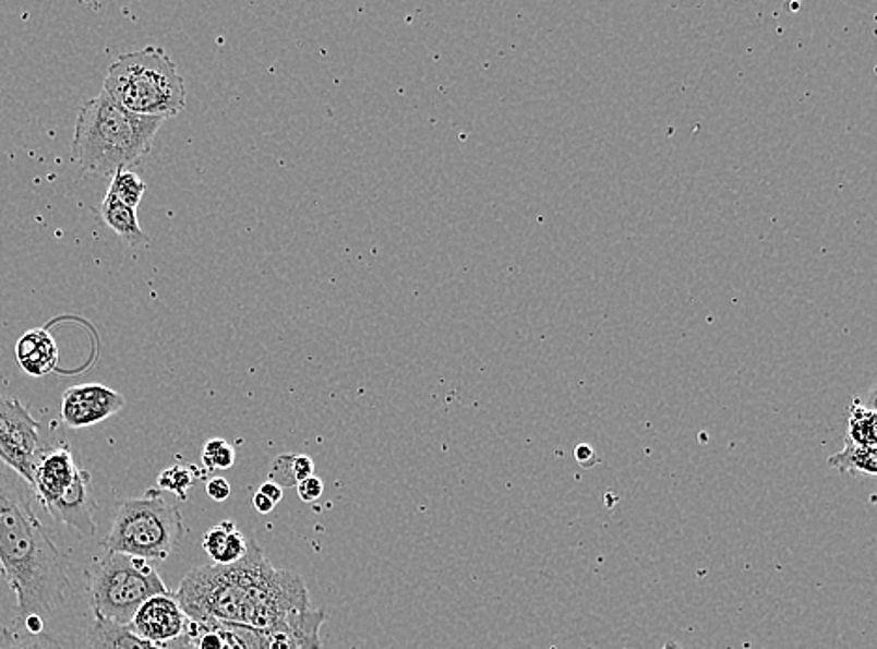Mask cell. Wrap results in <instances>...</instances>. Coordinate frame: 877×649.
Here are the masks:
<instances>
[{"label":"cell","mask_w":877,"mask_h":649,"mask_svg":"<svg viewBox=\"0 0 877 649\" xmlns=\"http://www.w3.org/2000/svg\"><path fill=\"white\" fill-rule=\"evenodd\" d=\"M175 597L191 622L283 633L300 649H322L324 610L311 606L308 586L296 573L275 569L251 539L240 562L196 567Z\"/></svg>","instance_id":"obj_1"},{"label":"cell","mask_w":877,"mask_h":649,"mask_svg":"<svg viewBox=\"0 0 877 649\" xmlns=\"http://www.w3.org/2000/svg\"><path fill=\"white\" fill-rule=\"evenodd\" d=\"M0 575L15 596L21 620L46 622L70 593L68 557L36 517L31 485L0 462Z\"/></svg>","instance_id":"obj_2"},{"label":"cell","mask_w":877,"mask_h":649,"mask_svg":"<svg viewBox=\"0 0 877 649\" xmlns=\"http://www.w3.org/2000/svg\"><path fill=\"white\" fill-rule=\"evenodd\" d=\"M164 119L141 117L101 91L81 106L72 141V158L83 171L112 177L139 164L152 151Z\"/></svg>","instance_id":"obj_3"},{"label":"cell","mask_w":877,"mask_h":649,"mask_svg":"<svg viewBox=\"0 0 877 649\" xmlns=\"http://www.w3.org/2000/svg\"><path fill=\"white\" fill-rule=\"evenodd\" d=\"M104 93L141 117L167 120L185 109V81L157 46L120 55L107 70Z\"/></svg>","instance_id":"obj_4"},{"label":"cell","mask_w":877,"mask_h":649,"mask_svg":"<svg viewBox=\"0 0 877 649\" xmlns=\"http://www.w3.org/2000/svg\"><path fill=\"white\" fill-rule=\"evenodd\" d=\"M94 620L130 625L139 606L151 597L170 593L156 567L143 557L107 552L85 573Z\"/></svg>","instance_id":"obj_5"},{"label":"cell","mask_w":877,"mask_h":649,"mask_svg":"<svg viewBox=\"0 0 877 649\" xmlns=\"http://www.w3.org/2000/svg\"><path fill=\"white\" fill-rule=\"evenodd\" d=\"M124 500L118 505L111 531L101 541L107 552L164 562L182 541L183 518L175 505L159 496Z\"/></svg>","instance_id":"obj_6"},{"label":"cell","mask_w":877,"mask_h":649,"mask_svg":"<svg viewBox=\"0 0 877 649\" xmlns=\"http://www.w3.org/2000/svg\"><path fill=\"white\" fill-rule=\"evenodd\" d=\"M49 447L31 410L20 399L0 394V462L33 486L38 462Z\"/></svg>","instance_id":"obj_7"},{"label":"cell","mask_w":877,"mask_h":649,"mask_svg":"<svg viewBox=\"0 0 877 649\" xmlns=\"http://www.w3.org/2000/svg\"><path fill=\"white\" fill-rule=\"evenodd\" d=\"M125 407L122 395L104 384L68 387L60 402V420L70 429H85L109 420Z\"/></svg>","instance_id":"obj_8"},{"label":"cell","mask_w":877,"mask_h":649,"mask_svg":"<svg viewBox=\"0 0 877 649\" xmlns=\"http://www.w3.org/2000/svg\"><path fill=\"white\" fill-rule=\"evenodd\" d=\"M190 617L185 616L175 593L154 596L139 606L131 620L130 629L156 646L177 640L188 629Z\"/></svg>","instance_id":"obj_9"},{"label":"cell","mask_w":877,"mask_h":649,"mask_svg":"<svg viewBox=\"0 0 877 649\" xmlns=\"http://www.w3.org/2000/svg\"><path fill=\"white\" fill-rule=\"evenodd\" d=\"M96 500L92 494V476L88 470L79 468L77 476L73 479L72 486L65 491L62 498L57 500L46 512L51 515L55 522L72 528L81 533L83 538H92L96 533Z\"/></svg>","instance_id":"obj_10"},{"label":"cell","mask_w":877,"mask_h":649,"mask_svg":"<svg viewBox=\"0 0 877 649\" xmlns=\"http://www.w3.org/2000/svg\"><path fill=\"white\" fill-rule=\"evenodd\" d=\"M79 468L68 446H51L41 457L34 473L33 489L44 509L51 507L72 486Z\"/></svg>","instance_id":"obj_11"},{"label":"cell","mask_w":877,"mask_h":649,"mask_svg":"<svg viewBox=\"0 0 877 649\" xmlns=\"http://www.w3.org/2000/svg\"><path fill=\"white\" fill-rule=\"evenodd\" d=\"M59 345L47 329H28L15 345V358L28 376L39 378L59 365Z\"/></svg>","instance_id":"obj_12"},{"label":"cell","mask_w":877,"mask_h":649,"mask_svg":"<svg viewBox=\"0 0 877 649\" xmlns=\"http://www.w3.org/2000/svg\"><path fill=\"white\" fill-rule=\"evenodd\" d=\"M203 549L212 564L232 565L245 556L248 539L238 530L235 520H223L204 533Z\"/></svg>","instance_id":"obj_13"},{"label":"cell","mask_w":877,"mask_h":649,"mask_svg":"<svg viewBox=\"0 0 877 649\" xmlns=\"http://www.w3.org/2000/svg\"><path fill=\"white\" fill-rule=\"evenodd\" d=\"M99 217L130 248L148 245V237L139 225L137 211L130 208L128 204L120 203L109 191L105 195L104 203L99 204Z\"/></svg>","instance_id":"obj_14"},{"label":"cell","mask_w":877,"mask_h":649,"mask_svg":"<svg viewBox=\"0 0 877 649\" xmlns=\"http://www.w3.org/2000/svg\"><path fill=\"white\" fill-rule=\"evenodd\" d=\"M92 649H165V646L144 640L130 629V625L94 620L88 629Z\"/></svg>","instance_id":"obj_15"},{"label":"cell","mask_w":877,"mask_h":649,"mask_svg":"<svg viewBox=\"0 0 877 649\" xmlns=\"http://www.w3.org/2000/svg\"><path fill=\"white\" fill-rule=\"evenodd\" d=\"M829 465L840 472L851 473V476L874 478L877 472L876 449L855 446V444H851L850 440H844V447L832 455Z\"/></svg>","instance_id":"obj_16"},{"label":"cell","mask_w":877,"mask_h":649,"mask_svg":"<svg viewBox=\"0 0 877 649\" xmlns=\"http://www.w3.org/2000/svg\"><path fill=\"white\" fill-rule=\"evenodd\" d=\"M876 410L874 407H866L864 402L855 399L850 407V416H848V429H845V438L850 440L851 444L855 446L872 447L876 449Z\"/></svg>","instance_id":"obj_17"},{"label":"cell","mask_w":877,"mask_h":649,"mask_svg":"<svg viewBox=\"0 0 877 649\" xmlns=\"http://www.w3.org/2000/svg\"><path fill=\"white\" fill-rule=\"evenodd\" d=\"M311 476H314V462L308 455H279L272 462L268 481H274L281 489H288Z\"/></svg>","instance_id":"obj_18"},{"label":"cell","mask_w":877,"mask_h":649,"mask_svg":"<svg viewBox=\"0 0 877 649\" xmlns=\"http://www.w3.org/2000/svg\"><path fill=\"white\" fill-rule=\"evenodd\" d=\"M0 649H62V646L47 633L34 635L23 627L8 629L0 625Z\"/></svg>","instance_id":"obj_19"},{"label":"cell","mask_w":877,"mask_h":649,"mask_svg":"<svg viewBox=\"0 0 877 649\" xmlns=\"http://www.w3.org/2000/svg\"><path fill=\"white\" fill-rule=\"evenodd\" d=\"M109 193L120 201V203L128 204L130 208L137 211L139 204L143 201L146 184L135 172L125 169V171L115 172L111 177V184H109Z\"/></svg>","instance_id":"obj_20"},{"label":"cell","mask_w":877,"mask_h":649,"mask_svg":"<svg viewBox=\"0 0 877 649\" xmlns=\"http://www.w3.org/2000/svg\"><path fill=\"white\" fill-rule=\"evenodd\" d=\"M203 465L206 470H229L235 466L236 452L227 440L212 438L203 449Z\"/></svg>","instance_id":"obj_21"},{"label":"cell","mask_w":877,"mask_h":649,"mask_svg":"<svg viewBox=\"0 0 877 649\" xmlns=\"http://www.w3.org/2000/svg\"><path fill=\"white\" fill-rule=\"evenodd\" d=\"M248 649H300L298 644L283 633H256V630L235 629Z\"/></svg>","instance_id":"obj_22"},{"label":"cell","mask_w":877,"mask_h":649,"mask_svg":"<svg viewBox=\"0 0 877 649\" xmlns=\"http://www.w3.org/2000/svg\"><path fill=\"white\" fill-rule=\"evenodd\" d=\"M195 476V468H191V466H172L157 478V486L164 491L175 492L180 498H185V492L190 491Z\"/></svg>","instance_id":"obj_23"},{"label":"cell","mask_w":877,"mask_h":649,"mask_svg":"<svg viewBox=\"0 0 877 649\" xmlns=\"http://www.w3.org/2000/svg\"><path fill=\"white\" fill-rule=\"evenodd\" d=\"M296 491H298V496H300L301 502L313 504V502H316V500L321 498L322 494H324V483H322L321 478L311 476V478L303 479L301 483H298Z\"/></svg>","instance_id":"obj_24"},{"label":"cell","mask_w":877,"mask_h":649,"mask_svg":"<svg viewBox=\"0 0 877 649\" xmlns=\"http://www.w3.org/2000/svg\"><path fill=\"white\" fill-rule=\"evenodd\" d=\"M230 483L225 478H209L208 483H206V494H208L209 498L214 500V502H225V500H229L230 496Z\"/></svg>","instance_id":"obj_25"},{"label":"cell","mask_w":877,"mask_h":649,"mask_svg":"<svg viewBox=\"0 0 877 649\" xmlns=\"http://www.w3.org/2000/svg\"><path fill=\"white\" fill-rule=\"evenodd\" d=\"M261 494H264L266 498L272 500L275 505L279 504L283 500V489L281 486L274 483V481H266V483H262L261 489H259Z\"/></svg>","instance_id":"obj_26"},{"label":"cell","mask_w":877,"mask_h":649,"mask_svg":"<svg viewBox=\"0 0 877 649\" xmlns=\"http://www.w3.org/2000/svg\"><path fill=\"white\" fill-rule=\"evenodd\" d=\"M253 505H255L256 512L261 513V515H268V513H272L275 509L274 502L266 498V496L261 494L259 491L253 494Z\"/></svg>","instance_id":"obj_27"},{"label":"cell","mask_w":877,"mask_h":649,"mask_svg":"<svg viewBox=\"0 0 877 649\" xmlns=\"http://www.w3.org/2000/svg\"><path fill=\"white\" fill-rule=\"evenodd\" d=\"M662 649H683V648H681V646H677V644L675 642H668L666 646H664V648Z\"/></svg>","instance_id":"obj_28"}]
</instances>
